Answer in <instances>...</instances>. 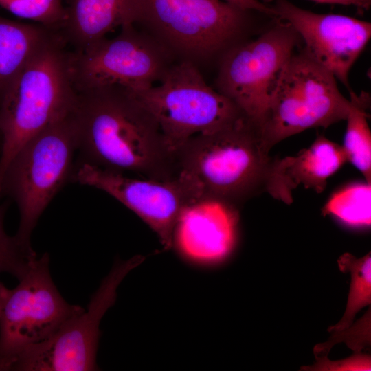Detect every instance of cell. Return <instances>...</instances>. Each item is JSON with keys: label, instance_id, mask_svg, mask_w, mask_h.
I'll return each instance as SVG.
<instances>
[{"label": "cell", "instance_id": "obj_1", "mask_svg": "<svg viewBox=\"0 0 371 371\" xmlns=\"http://www.w3.org/2000/svg\"><path fill=\"white\" fill-rule=\"evenodd\" d=\"M74 113L78 148L87 163L144 179H177L176 153L129 90L111 85L77 91Z\"/></svg>", "mask_w": 371, "mask_h": 371}, {"label": "cell", "instance_id": "obj_2", "mask_svg": "<svg viewBox=\"0 0 371 371\" xmlns=\"http://www.w3.org/2000/svg\"><path fill=\"white\" fill-rule=\"evenodd\" d=\"M176 158L177 178L192 203L213 200L238 208L262 193L293 202L278 174L280 158L265 150L257 128L245 117L192 137L177 150Z\"/></svg>", "mask_w": 371, "mask_h": 371}, {"label": "cell", "instance_id": "obj_3", "mask_svg": "<svg viewBox=\"0 0 371 371\" xmlns=\"http://www.w3.org/2000/svg\"><path fill=\"white\" fill-rule=\"evenodd\" d=\"M69 54L52 36L21 71L0 101V196L5 172L32 138L75 107Z\"/></svg>", "mask_w": 371, "mask_h": 371}, {"label": "cell", "instance_id": "obj_4", "mask_svg": "<svg viewBox=\"0 0 371 371\" xmlns=\"http://www.w3.org/2000/svg\"><path fill=\"white\" fill-rule=\"evenodd\" d=\"M255 12L223 0H141L138 23L174 57L199 67L240 43Z\"/></svg>", "mask_w": 371, "mask_h": 371}, {"label": "cell", "instance_id": "obj_5", "mask_svg": "<svg viewBox=\"0 0 371 371\" xmlns=\"http://www.w3.org/2000/svg\"><path fill=\"white\" fill-rule=\"evenodd\" d=\"M74 109L28 141L5 172L1 196L9 195L16 202L20 221L15 237L27 249H32L31 235L39 217L71 179L78 148Z\"/></svg>", "mask_w": 371, "mask_h": 371}, {"label": "cell", "instance_id": "obj_6", "mask_svg": "<svg viewBox=\"0 0 371 371\" xmlns=\"http://www.w3.org/2000/svg\"><path fill=\"white\" fill-rule=\"evenodd\" d=\"M350 100L337 79L303 50L288 62L258 128L267 152L283 139L312 128L346 120Z\"/></svg>", "mask_w": 371, "mask_h": 371}, {"label": "cell", "instance_id": "obj_7", "mask_svg": "<svg viewBox=\"0 0 371 371\" xmlns=\"http://www.w3.org/2000/svg\"><path fill=\"white\" fill-rule=\"evenodd\" d=\"M131 93L155 118L175 153L192 137L245 117L233 102L207 84L198 66L188 60L173 63L159 85Z\"/></svg>", "mask_w": 371, "mask_h": 371}, {"label": "cell", "instance_id": "obj_8", "mask_svg": "<svg viewBox=\"0 0 371 371\" xmlns=\"http://www.w3.org/2000/svg\"><path fill=\"white\" fill-rule=\"evenodd\" d=\"M300 38L290 24L277 18L257 38L236 45L220 59L215 89L257 130Z\"/></svg>", "mask_w": 371, "mask_h": 371}, {"label": "cell", "instance_id": "obj_9", "mask_svg": "<svg viewBox=\"0 0 371 371\" xmlns=\"http://www.w3.org/2000/svg\"><path fill=\"white\" fill-rule=\"evenodd\" d=\"M172 58L155 37L134 24L122 27L114 38L69 54V62L76 91L117 85L135 93L159 82Z\"/></svg>", "mask_w": 371, "mask_h": 371}, {"label": "cell", "instance_id": "obj_10", "mask_svg": "<svg viewBox=\"0 0 371 371\" xmlns=\"http://www.w3.org/2000/svg\"><path fill=\"white\" fill-rule=\"evenodd\" d=\"M144 260L142 256L118 260L93 294L87 308L68 320L56 333L16 355L5 370H97L100 324L116 300L124 278Z\"/></svg>", "mask_w": 371, "mask_h": 371}, {"label": "cell", "instance_id": "obj_11", "mask_svg": "<svg viewBox=\"0 0 371 371\" xmlns=\"http://www.w3.org/2000/svg\"><path fill=\"white\" fill-rule=\"evenodd\" d=\"M49 263L47 253L37 257L10 291L0 315V370L22 350L49 338L85 311L63 297Z\"/></svg>", "mask_w": 371, "mask_h": 371}, {"label": "cell", "instance_id": "obj_12", "mask_svg": "<svg viewBox=\"0 0 371 371\" xmlns=\"http://www.w3.org/2000/svg\"><path fill=\"white\" fill-rule=\"evenodd\" d=\"M71 179L106 192L133 211L157 234L166 250L172 247L178 216L192 203L177 178L162 181L131 177L85 162L73 170Z\"/></svg>", "mask_w": 371, "mask_h": 371}, {"label": "cell", "instance_id": "obj_13", "mask_svg": "<svg viewBox=\"0 0 371 371\" xmlns=\"http://www.w3.org/2000/svg\"><path fill=\"white\" fill-rule=\"evenodd\" d=\"M276 17L290 24L307 54L349 89L348 75L371 36V24L337 14L316 13L288 0H274Z\"/></svg>", "mask_w": 371, "mask_h": 371}, {"label": "cell", "instance_id": "obj_14", "mask_svg": "<svg viewBox=\"0 0 371 371\" xmlns=\"http://www.w3.org/2000/svg\"><path fill=\"white\" fill-rule=\"evenodd\" d=\"M238 208L213 200H200L181 212L172 233V247L190 264L210 266L224 260L237 237Z\"/></svg>", "mask_w": 371, "mask_h": 371}, {"label": "cell", "instance_id": "obj_15", "mask_svg": "<svg viewBox=\"0 0 371 371\" xmlns=\"http://www.w3.org/2000/svg\"><path fill=\"white\" fill-rule=\"evenodd\" d=\"M140 16L141 0H70L63 25L80 51L116 27L138 23Z\"/></svg>", "mask_w": 371, "mask_h": 371}, {"label": "cell", "instance_id": "obj_16", "mask_svg": "<svg viewBox=\"0 0 371 371\" xmlns=\"http://www.w3.org/2000/svg\"><path fill=\"white\" fill-rule=\"evenodd\" d=\"M346 161L342 146L317 135L310 146L297 155L280 158L278 170L291 192L302 185L320 193L326 188L328 179Z\"/></svg>", "mask_w": 371, "mask_h": 371}, {"label": "cell", "instance_id": "obj_17", "mask_svg": "<svg viewBox=\"0 0 371 371\" xmlns=\"http://www.w3.org/2000/svg\"><path fill=\"white\" fill-rule=\"evenodd\" d=\"M51 37L45 27L0 16V101L21 71Z\"/></svg>", "mask_w": 371, "mask_h": 371}, {"label": "cell", "instance_id": "obj_18", "mask_svg": "<svg viewBox=\"0 0 371 371\" xmlns=\"http://www.w3.org/2000/svg\"><path fill=\"white\" fill-rule=\"evenodd\" d=\"M349 91L350 109L346 119L347 124L342 146L348 161L361 172L366 183L371 184V132L367 112L370 96L364 91L359 95Z\"/></svg>", "mask_w": 371, "mask_h": 371}, {"label": "cell", "instance_id": "obj_19", "mask_svg": "<svg viewBox=\"0 0 371 371\" xmlns=\"http://www.w3.org/2000/svg\"><path fill=\"white\" fill-rule=\"evenodd\" d=\"M342 271L350 273V288L346 311L340 321L330 327L332 332H339L350 326L356 314L371 302L370 253L361 258L346 253L338 260Z\"/></svg>", "mask_w": 371, "mask_h": 371}, {"label": "cell", "instance_id": "obj_20", "mask_svg": "<svg viewBox=\"0 0 371 371\" xmlns=\"http://www.w3.org/2000/svg\"><path fill=\"white\" fill-rule=\"evenodd\" d=\"M352 226H368L371 223V184L350 185L331 196L322 210Z\"/></svg>", "mask_w": 371, "mask_h": 371}, {"label": "cell", "instance_id": "obj_21", "mask_svg": "<svg viewBox=\"0 0 371 371\" xmlns=\"http://www.w3.org/2000/svg\"><path fill=\"white\" fill-rule=\"evenodd\" d=\"M8 207L7 202L0 205V273H8L19 280L37 256L32 249L23 246L15 236L6 234L3 221Z\"/></svg>", "mask_w": 371, "mask_h": 371}, {"label": "cell", "instance_id": "obj_22", "mask_svg": "<svg viewBox=\"0 0 371 371\" xmlns=\"http://www.w3.org/2000/svg\"><path fill=\"white\" fill-rule=\"evenodd\" d=\"M0 6L20 18L45 26L63 24L66 15L62 0H0Z\"/></svg>", "mask_w": 371, "mask_h": 371}, {"label": "cell", "instance_id": "obj_23", "mask_svg": "<svg viewBox=\"0 0 371 371\" xmlns=\"http://www.w3.org/2000/svg\"><path fill=\"white\" fill-rule=\"evenodd\" d=\"M317 362L308 366V370H370V357L364 355H357L340 361H330L327 357L317 359Z\"/></svg>", "mask_w": 371, "mask_h": 371}, {"label": "cell", "instance_id": "obj_24", "mask_svg": "<svg viewBox=\"0 0 371 371\" xmlns=\"http://www.w3.org/2000/svg\"><path fill=\"white\" fill-rule=\"evenodd\" d=\"M245 10H253L271 18H277L271 5L259 0H223Z\"/></svg>", "mask_w": 371, "mask_h": 371}, {"label": "cell", "instance_id": "obj_25", "mask_svg": "<svg viewBox=\"0 0 371 371\" xmlns=\"http://www.w3.org/2000/svg\"><path fill=\"white\" fill-rule=\"evenodd\" d=\"M264 3H268L274 0H262ZM317 3L324 4H338L343 5H352L359 10L364 12L368 10L371 5V0H310Z\"/></svg>", "mask_w": 371, "mask_h": 371}, {"label": "cell", "instance_id": "obj_26", "mask_svg": "<svg viewBox=\"0 0 371 371\" xmlns=\"http://www.w3.org/2000/svg\"><path fill=\"white\" fill-rule=\"evenodd\" d=\"M10 291V289H8L3 283L0 282V315Z\"/></svg>", "mask_w": 371, "mask_h": 371}]
</instances>
